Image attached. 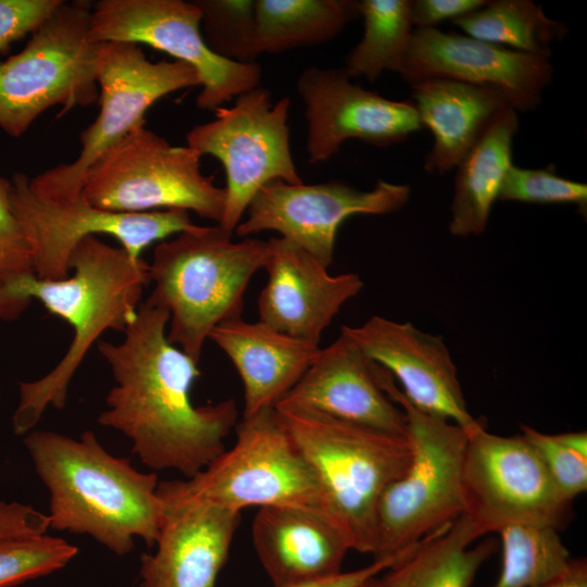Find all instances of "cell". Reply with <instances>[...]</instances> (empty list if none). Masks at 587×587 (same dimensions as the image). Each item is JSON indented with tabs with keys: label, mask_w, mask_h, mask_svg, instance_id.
Returning a JSON list of instances; mask_svg holds the SVG:
<instances>
[{
	"label": "cell",
	"mask_w": 587,
	"mask_h": 587,
	"mask_svg": "<svg viewBox=\"0 0 587 587\" xmlns=\"http://www.w3.org/2000/svg\"><path fill=\"white\" fill-rule=\"evenodd\" d=\"M97 85L100 111L80 133V151L62 163L29 178L40 198L67 202L80 196L88 170L115 143L143 126L148 109L162 97L200 86L193 67L182 61H149L141 47L132 42L98 45Z\"/></svg>",
	"instance_id": "8"
},
{
	"label": "cell",
	"mask_w": 587,
	"mask_h": 587,
	"mask_svg": "<svg viewBox=\"0 0 587 587\" xmlns=\"http://www.w3.org/2000/svg\"><path fill=\"white\" fill-rule=\"evenodd\" d=\"M355 587H389L383 578L372 576Z\"/></svg>",
	"instance_id": "42"
},
{
	"label": "cell",
	"mask_w": 587,
	"mask_h": 587,
	"mask_svg": "<svg viewBox=\"0 0 587 587\" xmlns=\"http://www.w3.org/2000/svg\"><path fill=\"white\" fill-rule=\"evenodd\" d=\"M479 537L472 522L462 514L421 541L383 579L389 587H470L495 549L490 540L472 547Z\"/></svg>",
	"instance_id": "26"
},
{
	"label": "cell",
	"mask_w": 587,
	"mask_h": 587,
	"mask_svg": "<svg viewBox=\"0 0 587 587\" xmlns=\"http://www.w3.org/2000/svg\"><path fill=\"white\" fill-rule=\"evenodd\" d=\"M12 182L0 176V320H16L27 308L18 291L35 276L30 251L13 212Z\"/></svg>",
	"instance_id": "32"
},
{
	"label": "cell",
	"mask_w": 587,
	"mask_h": 587,
	"mask_svg": "<svg viewBox=\"0 0 587 587\" xmlns=\"http://www.w3.org/2000/svg\"><path fill=\"white\" fill-rule=\"evenodd\" d=\"M163 517L153 553L140 555L138 587H215L228 558L240 512L160 482Z\"/></svg>",
	"instance_id": "18"
},
{
	"label": "cell",
	"mask_w": 587,
	"mask_h": 587,
	"mask_svg": "<svg viewBox=\"0 0 587 587\" xmlns=\"http://www.w3.org/2000/svg\"><path fill=\"white\" fill-rule=\"evenodd\" d=\"M200 159L189 146H173L143 125L88 170L82 195L107 211L184 210L218 224L226 191L202 174Z\"/></svg>",
	"instance_id": "9"
},
{
	"label": "cell",
	"mask_w": 587,
	"mask_h": 587,
	"mask_svg": "<svg viewBox=\"0 0 587 587\" xmlns=\"http://www.w3.org/2000/svg\"><path fill=\"white\" fill-rule=\"evenodd\" d=\"M73 275L59 280L33 276L18 296L30 304L36 299L73 329L67 350L45 376L18 384L13 413L15 435H26L49 407L63 409L70 383L89 349L105 330L123 332L136 319L143 288L149 284L148 263L134 260L122 247L97 236L80 240L68 260Z\"/></svg>",
	"instance_id": "3"
},
{
	"label": "cell",
	"mask_w": 587,
	"mask_h": 587,
	"mask_svg": "<svg viewBox=\"0 0 587 587\" xmlns=\"http://www.w3.org/2000/svg\"><path fill=\"white\" fill-rule=\"evenodd\" d=\"M373 362L401 386L416 409L471 430L484 422L467 410L457 367L441 336L425 333L410 322L374 315L360 326H341Z\"/></svg>",
	"instance_id": "19"
},
{
	"label": "cell",
	"mask_w": 587,
	"mask_h": 587,
	"mask_svg": "<svg viewBox=\"0 0 587 587\" xmlns=\"http://www.w3.org/2000/svg\"><path fill=\"white\" fill-rule=\"evenodd\" d=\"M23 442L49 492L50 528L91 536L117 555L128 554L135 538L155 545L163 517L155 473L109 453L92 430L78 439L30 430Z\"/></svg>",
	"instance_id": "2"
},
{
	"label": "cell",
	"mask_w": 587,
	"mask_h": 587,
	"mask_svg": "<svg viewBox=\"0 0 587 587\" xmlns=\"http://www.w3.org/2000/svg\"><path fill=\"white\" fill-rule=\"evenodd\" d=\"M275 409L320 479L327 514L351 550L372 554L380 496L411 459L408 437L312 411Z\"/></svg>",
	"instance_id": "6"
},
{
	"label": "cell",
	"mask_w": 587,
	"mask_h": 587,
	"mask_svg": "<svg viewBox=\"0 0 587 587\" xmlns=\"http://www.w3.org/2000/svg\"><path fill=\"white\" fill-rule=\"evenodd\" d=\"M288 97L272 103L271 92L255 87L236 97L229 108L214 110L215 118L193 126L187 146L223 165L226 199L221 222L234 234L255 193L272 180L300 184L289 142Z\"/></svg>",
	"instance_id": "11"
},
{
	"label": "cell",
	"mask_w": 587,
	"mask_h": 587,
	"mask_svg": "<svg viewBox=\"0 0 587 587\" xmlns=\"http://www.w3.org/2000/svg\"><path fill=\"white\" fill-rule=\"evenodd\" d=\"M410 195L409 185L383 179L371 190L340 180L311 185L272 180L255 193L235 232L239 237L276 232L328 267L338 229L348 217L397 212Z\"/></svg>",
	"instance_id": "15"
},
{
	"label": "cell",
	"mask_w": 587,
	"mask_h": 587,
	"mask_svg": "<svg viewBox=\"0 0 587 587\" xmlns=\"http://www.w3.org/2000/svg\"><path fill=\"white\" fill-rule=\"evenodd\" d=\"M412 85L447 78L492 88L519 112L535 110L553 77L549 58L438 28L414 29L399 74Z\"/></svg>",
	"instance_id": "17"
},
{
	"label": "cell",
	"mask_w": 587,
	"mask_h": 587,
	"mask_svg": "<svg viewBox=\"0 0 587 587\" xmlns=\"http://www.w3.org/2000/svg\"><path fill=\"white\" fill-rule=\"evenodd\" d=\"M411 0L357 1L363 18V35L345 59L344 70L351 78L375 83L386 71L400 74L414 27Z\"/></svg>",
	"instance_id": "29"
},
{
	"label": "cell",
	"mask_w": 587,
	"mask_h": 587,
	"mask_svg": "<svg viewBox=\"0 0 587 587\" xmlns=\"http://www.w3.org/2000/svg\"><path fill=\"white\" fill-rule=\"evenodd\" d=\"M260 53L325 43L360 17L352 0H254Z\"/></svg>",
	"instance_id": "27"
},
{
	"label": "cell",
	"mask_w": 587,
	"mask_h": 587,
	"mask_svg": "<svg viewBox=\"0 0 587 587\" xmlns=\"http://www.w3.org/2000/svg\"><path fill=\"white\" fill-rule=\"evenodd\" d=\"M236 434L229 450L193 477L177 480L184 492L239 512L299 507L327 514L320 479L275 408L243 416Z\"/></svg>",
	"instance_id": "10"
},
{
	"label": "cell",
	"mask_w": 587,
	"mask_h": 587,
	"mask_svg": "<svg viewBox=\"0 0 587 587\" xmlns=\"http://www.w3.org/2000/svg\"><path fill=\"white\" fill-rule=\"evenodd\" d=\"M517 130V112L511 107L503 109L455 166L449 222L453 236H479L486 230L491 208L513 165Z\"/></svg>",
	"instance_id": "25"
},
{
	"label": "cell",
	"mask_w": 587,
	"mask_h": 587,
	"mask_svg": "<svg viewBox=\"0 0 587 587\" xmlns=\"http://www.w3.org/2000/svg\"><path fill=\"white\" fill-rule=\"evenodd\" d=\"M384 570H389L386 562L373 561L372 564L351 572H341L333 577L296 587H355Z\"/></svg>",
	"instance_id": "39"
},
{
	"label": "cell",
	"mask_w": 587,
	"mask_h": 587,
	"mask_svg": "<svg viewBox=\"0 0 587 587\" xmlns=\"http://www.w3.org/2000/svg\"><path fill=\"white\" fill-rule=\"evenodd\" d=\"M11 182L13 212L39 279L67 277L71 253L88 236H112L134 260H139L151 243L197 226L184 210L112 212L92 205L82 193L67 202L42 199L30 189L29 178L22 173H15Z\"/></svg>",
	"instance_id": "13"
},
{
	"label": "cell",
	"mask_w": 587,
	"mask_h": 587,
	"mask_svg": "<svg viewBox=\"0 0 587 587\" xmlns=\"http://www.w3.org/2000/svg\"><path fill=\"white\" fill-rule=\"evenodd\" d=\"M380 366L347 336L321 348L296 385L275 405L312 411L375 430L407 436L401 407L383 389Z\"/></svg>",
	"instance_id": "21"
},
{
	"label": "cell",
	"mask_w": 587,
	"mask_h": 587,
	"mask_svg": "<svg viewBox=\"0 0 587 587\" xmlns=\"http://www.w3.org/2000/svg\"><path fill=\"white\" fill-rule=\"evenodd\" d=\"M498 534L502 565L492 587H539L564 572L572 560L554 527L517 523Z\"/></svg>",
	"instance_id": "30"
},
{
	"label": "cell",
	"mask_w": 587,
	"mask_h": 587,
	"mask_svg": "<svg viewBox=\"0 0 587 587\" xmlns=\"http://www.w3.org/2000/svg\"><path fill=\"white\" fill-rule=\"evenodd\" d=\"M233 234L200 226L160 241L148 264L153 288L146 299L168 313L171 344L199 363L211 332L241 317L250 279L263 268L267 241H234Z\"/></svg>",
	"instance_id": "4"
},
{
	"label": "cell",
	"mask_w": 587,
	"mask_h": 587,
	"mask_svg": "<svg viewBox=\"0 0 587 587\" xmlns=\"http://www.w3.org/2000/svg\"><path fill=\"white\" fill-rule=\"evenodd\" d=\"M91 4L62 0L18 53L0 62V128L22 136L46 110L98 100Z\"/></svg>",
	"instance_id": "7"
},
{
	"label": "cell",
	"mask_w": 587,
	"mask_h": 587,
	"mask_svg": "<svg viewBox=\"0 0 587 587\" xmlns=\"http://www.w3.org/2000/svg\"><path fill=\"white\" fill-rule=\"evenodd\" d=\"M201 34L209 49L239 63L255 62L260 55L253 0H197Z\"/></svg>",
	"instance_id": "31"
},
{
	"label": "cell",
	"mask_w": 587,
	"mask_h": 587,
	"mask_svg": "<svg viewBox=\"0 0 587 587\" xmlns=\"http://www.w3.org/2000/svg\"><path fill=\"white\" fill-rule=\"evenodd\" d=\"M380 384L407 417L411 459L376 510L374 561L389 570L463 514L462 466L469 430L413 407L380 366Z\"/></svg>",
	"instance_id": "5"
},
{
	"label": "cell",
	"mask_w": 587,
	"mask_h": 587,
	"mask_svg": "<svg viewBox=\"0 0 587 587\" xmlns=\"http://www.w3.org/2000/svg\"><path fill=\"white\" fill-rule=\"evenodd\" d=\"M168 317L164 309L142 302L121 342H97L115 380L98 423L124 434L147 467L189 479L225 451L237 407L232 398L192 403L199 363L168 341Z\"/></svg>",
	"instance_id": "1"
},
{
	"label": "cell",
	"mask_w": 587,
	"mask_h": 587,
	"mask_svg": "<svg viewBox=\"0 0 587 587\" xmlns=\"http://www.w3.org/2000/svg\"><path fill=\"white\" fill-rule=\"evenodd\" d=\"M211 339L229 358L243 385V416L275 408L321 348L242 317L217 325Z\"/></svg>",
	"instance_id": "23"
},
{
	"label": "cell",
	"mask_w": 587,
	"mask_h": 587,
	"mask_svg": "<svg viewBox=\"0 0 587 587\" xmlns=\"http://www.w3.org/2000/svg\"><path fill=\"white\" fill-rule=\"evenodd\" d=\"M48 514L29 504L0 501V538L47 534Z\"/></svg>",
	"instance_id": "38"
},
{
	"label": "cell",
	"mask_w": 587,
	"mask_h": 587,
	"mask_svg": "<svg viewBox=\"0 0 587 587\" xmlns=\"http://www.w3.org/2000/svg\"><path fill=\"white\" fill-rule=\"evenodd\" d=\"M267 280L258 298L259 322L319 346L340 308L364 284L355 273L330 275L327 266L294 242L267 240Z\"/></svg>",
	"instance_id": "20"
},
{
	"label": "cell",
	"mask_w": 587,
	"mask_h": 587,
	"mask_svg": "<svg viewBox=\"0 0 587 587\" xmlns=\"http://www.w3.org/2000/svg\"><path fill=\"white\" fill-rule=\"evenodd\" d=\"M498 199L538 204H575L585 215L587 186L558 175L552 166L525 168L513 164L505 175Z\"/></svg>",
	"instance_id": "34"
},
{
	"label": "cell",
	"mask_w": 587,
	"mask_h": 587,
	"mask_svg": "<svg viewBox=\"0 0 587 587\" xmlns=\"http://www.w3.org/2000/svg\"><path fill=\"white\" fill-rule=\"evenodd\" d=\"M62 0H0V54L32 34Z\"/></svg>",
	"instance_id": "36"
},
{
	"label": "cell",
	"mask_w": 587,
	"mask_h": 587,
	"mask_svg": "<svg viewBox=\"0 0 587 587\" xmlns=\"http://www.w3.org/2000/svg\"><path fill=\"white\" fill-rule=\"evenodd\" d=\"M463 514L480 536L510 524L564 528L572 502L548 474L522 436L487 432L485 423L469 430L462 466Z\"/></svg>",
	"instance_id": "12"
},
{
	"label": "cell",
	"mask_w": 587,
	"mask_h": 587,
	"mask_svg": "<svg viewBox=\"0 0 587 587\" xmlns=\"http://www.w3.org/2000/svg\"><path fill=\"white\" fill-rule=\"evenodd\" d=\"M78 548L47 534L0 538V587L49 575L71 562Z\"/></svg>",
	"instance_id": "33"
},
{
	"label": "cell",
	"mask_w": 587,
	"mask_h": 587,
	"mask_svg": "<svg viewBox=\"0 0 587 587\" xmlns=\"http://www.w3.org/2000/svg\"><path fill=\"white\" fill-rule=\"evenodd\" d=\"M252 542L274 587H296L341 573L350 544L324 512L299 507L260 508Z\"/></svg>",
	"instance_id": "22"
},
{
	"label": "cell",
	"mask_w": 587,
	"mask_h": 587,
	"mask_svg": "<svg viewBox=\"0 0 587 587\" xmlns=\"http://www.w3.org/2000/svg\"><path fill=\"white\" fill-rule=\"evenodd\" d=\"M539 587H587L586 559H572L564 572Z\"/></svg>",
	"instance_id": "40"
},
{
	"label": "cell",
	"mask_w": 587,
	"mask_h": 587,
	"mask_svg": "<svg viewBox=\"0 0 587 587\" xmlns=\"http://www.w3.org/2000/svg\"><path fill=\"white\" fill-rule=\"evenodd\" d=\"M410 87L421 125L430 130L434 139L424 162L429 173L455 168L491 121L511 107L492 88L453 79L427 78Z\"/></svg>",
	"instance_id": "24"
},
{
	"label": "cell",
	"mask_w": 587,
	"mask_h": 587,
	"mask_svg": "<svg viewBox=\"0 0 587 587\" xmlns=\"http://www.w3.org/2000/svg\"><path fill=\"white\" fill-rule=\"evenodd\" d=\"M522 436L534 448L551 479L569 500L587 489V458L567 448L557 435L522 425Z\"/></svg>",
	"instance_id": "35"
},
{
	"label": "cell",
	"mask_w": 587,
	"mask_h": 587,
	"mask_svg": "<svg viewBox=\"0 0 587 587\" xmlns=\"http://www.w3.org/2000/svg\"><path fill=\"white\" fill-rule=\"evenodd\" d=\"M452 23L475 39L549 59L552 43L567 34L563 22L548 17L532 0H488Z\"/></svg>",
	"instance_id": "28"
},
{
	"label": "cell",
	"mask_w": 587,
	"mask_h": 587,
	"mask_svg": "<svg viewBox=\"0 0 587 587\" xmlns=\"http://www.w3.org/2000/svg\"><path fill=\"white\" fill-rule=\"evenodd\" d=\"M488 0H411L414 29L436 28L445 21H455L486 5Z\"/></svg>",
	"instance_id": "37"
},
{
	"label": "cell",
	"mask_w": 587,
	"mask_h": 587,
	"mask_svg": "<svg viewBox=\"0 0 587 587\" xmlns=\"http://www.w3.org/2000/svg\"><path fill=\"white\" fill-rule=\"evenodd\" d=\"M95 43L132 42L161 50L193 67L201 91L198 108L209 111L260 86L257 62L239 63L212 52L201 34V11L184 0H100L91 5Z\"/></svg>",
	"instance_id": "14"
},
{
	"label": "cell",
	"mask_w": 587,
	"mask_h": 587,
	"mask_svg": "<svg viewBox=\"0 0 587 587\" xmlns=\"http://www.w3.org/2000/svg\"><path fill=\"white\" fill-rule=\"evenodd\" d=\"M351 79L344 67L319 66L304 68L297 79L311 163L329 160L348 139L388 147L422 128L412 100L387 99Z\"/></svg>",
	"instance_id": "16"
},
{
	"label": "cell",
	"mask_w": 587,
	"mask_h": 587,
	"mask_svg": "<svg viewBox=\"0 0 587 587\" xmlns=\"http://www.w3.org/2000/svg\"><path fill=\"white\" fill-rule=\"evenodd\" d=\"M557 437L567 448L587 458V434L586 432H570L557 434Z\"/></svg>",
	"instance_id": "41"
}]
</instances>
